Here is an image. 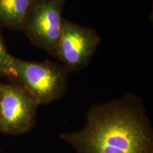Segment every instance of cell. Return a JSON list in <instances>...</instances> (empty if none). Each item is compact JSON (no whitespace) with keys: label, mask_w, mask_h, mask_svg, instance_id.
<instances>
[{"label":"cell","mask_w":153,"mask_h":153,"mask_svg":"<svg viewBox=\"0 0 153 153\" xmlns=\"http://www.w3.org/2000/svg\"><path fill=\"white\" fill-rule=\"evenodd\" d=\"M60 137L76 153H153L150 121L140 99L130 94L92 106L81 131Z\"/></svg>","instance_id":"1"},{"label":"cell","mask_w":153,"mask_h":153,"mask_svg":"<svg viewBox=\"0 0 153 153\" xmlns=\"http://www.w3.org/2000/svg\"><path fill=\"white\" fill-rule=\"evenodd\" d=\"M16 78L39 104L60 99L68 89V69L55 62H35L14 59Z\"/></svg>","instance_id":"2"},{"label":"cell","mask_w":153,"mask_h":153,"mask_svg":"<svg viewBox=\"0 0 153 153\" xmlns=\"http://www.w3.org/2000/svg\"><path fill=\"white\" fill-rule=\"evenodd\" d=\"M39 105L19 82L0 81V133L19 135L29 132L35 125Z\"/></svg>","instance_id":"3"},{"label":"cell","mask_w":153,"mask_h":153,"mask_svg":"<svg viewBox=\"0 0 153 153\" xmlns=\"http://www.w3.org/2000/svg\"><path fill=\"white\" fill-rule=\"evenodd\" d=\"M62 0H35L22 30L38 47L57 57L63 19Z\"/></svg>","instance_id":"4"},{"label":"cell","mask_w":153,"mask_h":153,"mask_svg":"<svg viewBox=\"0 0 153 153\" xmlns=\"http://www.w3.org/2000/svg\"><path fill=\"white\" fill-rule=\"evenodd\" d=\"M99 42L95 30L63 19L57 57L68 70L82 68L89 62Z\"/></svg>","instance_id":"5"},{"label":"cell","mask_w":153,"mask_h":153,"mask_svg":"<svg viewBox=\"0 0 153 153\" xmlns=\"http://www.w3.org/2000/svg\"><path fill=\"white\" fill-rule=\"evenodd\" d=\"M35 0H0V23L7 27L22 30Z\"/></svg>","instance_id":"6"},{"label":"cell","mask_w":153,"mask_h":153,"mask_svg":"<svg viewBox=\"0 0 153 153\" xmlns=\"http://www.w3.org/2000/svg\"><path fill=\"white\" fill-rule=\"evenodd\" d=\"M14 59L4 44L2 37L0 34V76H9L16 78V74L14 67Z\"/></svg>","instance_id":"7"},{"label":"cell","mask_w":153,"mask_h":153,"mask_svg":"<svg viewBox=\"0 0 153 153\" xmlns=\"http://www.w3.org/2000/svg\"><path fill=\"white\" fill-rule=\"evenodd\" d=\"M62 1H65V0H62Z\"/></svg>","instance_id":"8"}]
</instances>
